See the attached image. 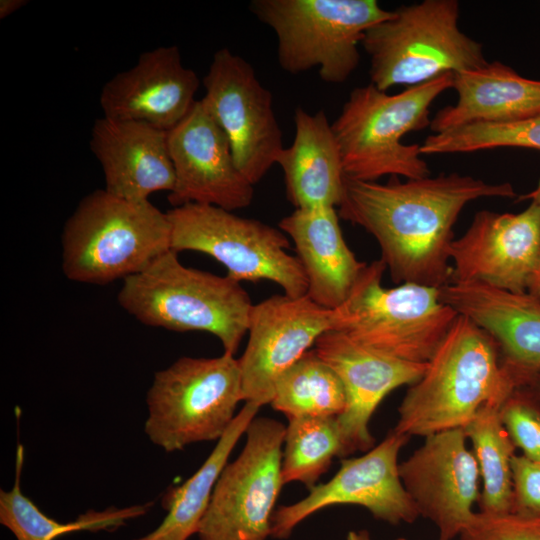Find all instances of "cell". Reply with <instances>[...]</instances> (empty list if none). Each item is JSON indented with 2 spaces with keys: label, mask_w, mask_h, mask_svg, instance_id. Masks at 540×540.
Returning <instances> with one entry per match:
<instances>
[{
  "label": "cell",
  "mask_w": 540,
  "mask_h": 540,
  "mask_svg": "<svg viewBox=\"0 0 540 540\" xmlns=\"http://www.w3.org/2000/svg\"><path fill=\"white\" fill-rule=\"evenodd\" d=\"M515 198L508 183H487L453 172L436 177H393L388 183L346 177L339 216L369 232L393 282L440 288L451 282L453 226L480 198Z\"/></svg>",
  "instance_id": "1"
},
{
  "label": "cell",
  "mask_w": 540,
  "mask_h": 540,
  "mask_svg": "<svg viewBox=\"0 0 540 540\" xmlns=\"http://www.w3.org/2000/svg\"><path fill=\"white\" fill-rule=\"evenodd\" d=\"M515 388L502 368L494 339L458 315L423 376L410 385L392 430L426 437L463 429L484 404L503 403Z\"/></svg>",
  "instance_id": "2"
},
{
  "label": "cell",
  "mask_w": 540,
  "mask_h": 540,
  "mask_svg": "<svg viewBox=\"0 0 540 540\" xmlns=\"http://www.w3.org/2000/svg\"><path fill=\"white\" fill-rule=\"evenodd\" d=\"M117 300L147 326L208 332L233 355L248 332L253 307L240 282L187 267L172 250L124 279Z\"/></svg>",
  "instance_id": "3"
},
{
  "label": "cell",
  "mask_w": 540,
  "mask_h": 540,
  "mask_svg": "<svg viewBox=\"0 0 540 540\" xmlns=\"http://www.w3.org/2000/svg\"><path fill=\"white\" fill-rule=\"evenodd\" d=\"M453 74L388 94L372 83L351 91L332 129L345 176L377 181L391 175L406 179L430 176L419 144H404V135L430 126L429 108L452 88Z\"/></svg>",
  "instance_id": "4"
},
{
  "label": "cell",
  "mask_w": 540,
  "mask_h": 540,
  "mask_svg": "<svg viewBox=\"0 0 540 540\" xmlns=\"http://www.w3.org/2000/svg\"><path fill=\"white\" fill-rule=\"evenodd\" d=\"M61 244L68 279L105 285L141 272L170 251L171 223L149 200H126L97 189L65 222Z\"/></svg>",
  "instance_id": "5"
},
{
  "label": "cell",
  "mask_w": 540,
  "mask_h": 540,
  "mask_svg": "<svg viewBox=\"0 0 540 540\" xmlns=\"http://www.w3.org/2000/svg\"><path fill=\"white\" fill-rule=\"evenodd\" d=\"M459 12L457 0H423L370 27L361 46L371 83L382 91L409 88L484 66L483 46L460 30Z\"/></svg>",
  "instance_id": "6"
},
{
  "label": "cell",
  "mask_w": 540,
  "mask_h": 540,
  "mask_svg": "<svg viewBox=\"0 0 540 540\" xmlns=\"http://www.w3.org/2000/svg\"><path fill=\"white\" fill-rule=\"evenodd\" d=\"M385 263L366 264L346 301L338 308L334 330L390 357L427 363L458 314L439 296V288L402 283L382 286Z\"/></svg>",
  "instance_id": "7"
},
{
  "label": "cell",
  "mask_w": 540,
  "mask_h": 540,
  "mask_svg": "<svg viewBox=\"0 0 540 540\" xmlns=\"http://www.w3.org/2000/svg\"><path fill=\"white\" fill-rule=\"evenodd\" d=\"M249 8L274 31L284 71L299 74L317 68L330 84L352 75L366 31L392 15L376 0H253Z\"/></svg>",
  "instance_id": "8"
},
{
  "label": "cell",
  "mask_w": 540,
  "mask_h": 540,
  "mask_svg": "<svg viewBox=\"0 0 540 540\" xmlns=\"http://www.w3.org/2000/svg\"><path fill=\"white\" fill-rule=\"evenodd\" d=\"M243 401L239 360L223 352L218 357H181L155 373L146 396L144 431L166 452L219 440Z\"/></svg>",
  "instance_id": "9"
},
{
  "label": "cell",
  "mask_w": 540,
  "mask_h": 540,
  "mask_svg": "<svg viewBox=\"0 0 540 540\" xmlns=\"http://www.w3.org/2000/svg\"><path fill=\"white\" fill-rule=\"evenodd\" d=\"M167 214L172 251L207 254L238 282L268 280L289 297L307 294L305 272L298 258L288 253L290 242L282 230L207 204L188 203Z\"/></svg>",
  "instance_id": "10"
},
{
  "label": "cell",
  "mask_w": 540,
  "mask_h": 540,
  "mask_svg": "<svg viewBox=\"0 0 540 540\" xmlns=\"http://www.w3.org/2000/svg\"><path fill=\"white\" fill-rule=\"evenodd\" d=\"M286 426L255 417L238 457L227 463L200 523L199 540H266L282 479Z\"/></svg>",
  "instance_id": "11"
},
{
  "label": "cell",
  "mask_w": 540,
  "mask_h": 540,
  "mask_svg": "<svg viewBox=\"0 0 540 540\" xmlns=\"http://www.w3.org/2000/svg\"><path fill=\"white\" fill-rule=\"evenodd\" d=\"M203 85L200 101L225 132L237 167L255 185L284 148L271 92L253 67L227 48L214 53Z\"/></svg>",
  "instance_id": "12"
},
{
  "label": "cell",
  "mask_w": 540,
  "mask_h": 540,
  "mask_svg": "<svg viewBox=\"0 0 540 540\" xmlns=\"http://www.w3.org/2000/svg\"><path fill=\"white\" fill-rule=\"evenodd\" d=\"M410 437L391 430L365 454L343 458L336 474L309 489L306 497L277 507L271 519V537L288 538L312 514L335 505H357L392 525L413 523L419 516L399 474L398 456Z\"/></svg>",
  "instance_id": "13"
},
{
  "label": "cell",
  "mask_w": 540,
  "mask_h": 540,
  "mask_svg": "<svg viewBox=\"0 0 540 540\" xmlns=\"http://www.w3.org/2000/svg\"><path fill=\"white\" fill-rule=\"evenodd\" d=\"M336 323V309L321 307L307 295H274L253 305L248 343L238 359L243 401L270 404L279 377Z\"/></svg>",
  "instance_id": "14"
},
{
  "label": "cell",
  "mask_w": 540,
  "mask_h": 540,
  "mask_svg": "<svg viewBox=\"0 0 540 540\" xmlns=\"http://www.w3.org/2000/svg\"><path fill=\"white\" fill-rule=\"evenodd\" d=\"M466 442L462 428L434 433L399 463L406 491L419 516L437 528L438 540L459 537L476 513L480 472Z\"/></svg>",
  "instance_id": "15"
},
{
  "label": "cell",
  "mask_w": 540,
  "mask_h": 540,
  "mask_svg": "<svg viewBox=\"0 0 540 540\" xmlns=\"http://www.w3.org/2000/svg\"><path fill=\"white\" fill-rule=\"evenodd\" d=\"M168 148L175 172L168 199L174 207L197 203L233 212L251 204L254 185L237 167L225 132L200 100L168 131Z\"/></svg>",
  "instance_id": "16"
},
{
  "label": "cell",
  "mask_w": 540,
  "mask_h": 540,
  "mask_svg": "<svg viewBox=\"0 0 540 540\" xmlns=\"http://www.w3.org/2000/svg\"><path fill=\"white\" fill-rule=\"evenodd\" d=\"M539 258L540 204L531 202L516 214L479 211L451 244V282L525 293Z\"/></svg>",
  "instance_id": "17"
},
{
  "label": "cell",
  "mask_w": 540,
  "mask_h": 540,
  "mask_svg": "<svg viewBox=\"0 0 540 540\" xmlns=\"http://www.w3.org/2000/svg\"><path fill=\"white\" fill-rule=\"evenodd\" d=\"M317 354L335 371L346 394V407L337 416L343 457L366 452L375 443L369 423L382 400L403 385H412L427 363L399 360L374 351L338 330H329L315 343Z\"/></svg>",
  "instance_id": "18"
},
{
  "label": "cell",
  "mask_w": 540,
  "mask_h": 540,
  "mask_svg": "<svg viewBox=\"0 0 540 540\" xmlns=\"http://www.w3.org/2000/svg\"><path fill=\"white\" fill-rule=\"evenodd\" d=\"M175 45L143 52L136 64L114 75L100 94L103 116L170 131L190 112L199 88Z\"/></svg>",
  "instance_id": "19"
},
{
  "label": "cell",
  "mask_w": 540,
  "mask_h": 540,
  "mask_svg": "<svg viewBox=\"0 0 540 540\" xmlns=\"http://www.w3.org/2000/svg\"><path fill=\"white\" fill-rule=\"evenodd\" d=\"M439 296L494 339L515 387L531 384L540 373V301L479 282H450Z\"/></svg>",
  "instance_id": "20"
},
{
  "label": "cell",
  "mask_w": 540,
  "mask_h": 540,
  "mask_svg": "<svg viewBox=\"0 0 540 540\" xmlns=\"http://www.w3.org/2000/svg\"><path fill=\"white\" fill-rule=\"evenodd\" d=\"M89 143L102 167L108 193L145 201L154 192L173 190L175 172L168 132L141 122L102 116L93 124Z\"/></svg>",
  "instance_id": "21"
},
{
  "label": "cell",
  "mask_w": 540,
  "mask_h": 540,
  "mask_svg": "<svg viewBox=\"0 0 540 540\" xmlns=\"http://www.w3.org/2000/svg\"><path fill=\"white\" fill-rule=\"evenodd\" d=\"M279 228L295 245L307 278L306 295L321 307H340L367 263L360 262L348 247L336 209H295L281 219Z\"/></svg>",
  "instance_id": "22"
},
{
  "label": "cell",
  "mask_w": 540,
  "mask_h": 540,
  "mask_svg": "<svg viewBox=\"0 0 540 540\" xmlns=\"http://www.w3.org/2000/svg\"><path fill=\"white\" fill-rule=\"evenodd\" d=\"M294 123L293 142L276 159L287 199L295 209L338 207L346 176L332 124L323 110L310 114L301 107L295 110Z\"/></svg>",
  "instance_id": "23"
},
{
  "label": "cell",
  "mask_w": 540,
  "mask_h": 540,
  "mask_svg": "<svg viewBox=\"0 0 540 540\" xmlns=\"http://www.w3.org/2000/svg\"><path fill=\"white\" fill-rule=\"evenodd\" d=\"M452 88L457 102L434 115L429 126L433 134L540 115V80L525 78L499 61L454 73Z\"/></svg>",
  "instance_id": "24"
},
{
  "label": "cell",
  "mask_w": 540,
  "mask_h": 540,
  "mask_svg": "<svg viewBox=\"0 0 540 540\" xmlns=\"http://www.w3.org/2000/svg\"><path fill=\"white\" fill-rule=\"evenodd\" d=\"M259 409L256 404L245 403L200 468L163 496L162 506L167 514L160 525L134 540H187L197 534L215 484L235 445Z\"/></svg>",
  "instance_id": "25"
},
{
  "label": "cell",
  "mask_w": 540,
  "mask_h": 540,
  "mask_svg": "<svg viewBox=\"0 0 540 540\" xmlns=\"http://www.w3.org/2000/svg\"><path fill=\"white\" fill-rule=\"evenodd\" d=\"M24 448L18 444L15 454L14 484L9 491L0 490V523L17 540H55L76 531L116 530L127 521L145 515L153 502L124 508L109 507L102 511L89 510L67 523L48 517L21 489Z\"/></svg>",
  "instance_id": "26"
},
{
  "label": "cell",
  "mask_w": 540,
  "mask_h": 540,
  "mask_svg": "<svg viewBox=\"0 0 540 540\" xmlns=\"http://www.w3.org/2000/svg\"><path fill=\"white\" fill-rule=\"evenodd\" d=\"M502 404H484L463 428L472 443L482 480L478 503L484 513H505L513 508L512 459L516 447L500 418Z\"/></svg>",
  "instance_id": "27"
},
{
  "label": "cell",
  "mask_w": 540,
  "mask_h": 540,
  "mask_svg": "<svg viewBox=\"0 0 540 540\" xmlns=\"http://www.w3.org/2000/svg\"><path fill=\"white\" fill-rule=\"evenodd\" d=\"M270 405L288 419L337 417L346 394L335 371L312 349L279 377Z\"/></svg>",
  "instance_id": "28"
},
{
  "label": "cell",
  "mask_w": 540,
  "mask_h": 540,
  "mask_svg": "<svg viewBox=\"0 0 540 540\" xmlns=\"http://www.w3.org/2000/svg\"><path fill=\"white\" fill-rule=\"evenodd\" d=\"M334 457H343L337 417L288 419L282 450L283 483L316 486Z\"/></svg>",
  "instance_id": "29"
},
{
  "label": "cell",
  "mask_w": 540,
  "mask_h": 540,
  "mask_svg": "<svg viewBox=\"0 0 540 540\" xmlns=\"http://www.w3.org/2000/svg\"><path fill=\"white\" fill-rule=\"evenodd\" d=\"M515 147L540 151V115L509 122L476 123L431 134L420 145L422 155L470 153Z\"/></svg>",
  "instance_id": "30"
},
{
  "label": "cell",
  "mask_w": 540,
  "mask_h": 540,
  "mask_svg": "<svg viewBox=\"0 0 540 540\" xmlns=\"http://www.w3.org/2000/svg\"><path fill=\"white\" fill-rule=\"evenodd\" d=\"M500 418L521 454L540 460V395L536 389L516 387L501 405Z\"/></svg>",
  "instance_id": "31"
},
{
  "label": "cell",
  "mask_w": 540,
  "mask_h": 540,
  "mask_svg": "<svg viewBox=\"0 0 540 540\" xmlns=\"http://www.w3.org/2000/svg\"><path fill=\"white\" fill-rule=\"evenodd\" d=\"M459 540H540V515L476 512Z\"/></svg>",
  "instance_id": "32"
},
{
  "label": "cell",
  "mask_w": 540,
  "mask_h": 540,
  "mask_svg": "<svg viewBox=\"0 0 540 540\" xmlns=\"http://www.w3.org/2000/svg\"><path fill=\"white\" fill-rule=\"evenodd\" d=\"M513 508L540 515V460L515 454L512 459Z\"/></svg>",
  "instance_id": "33"
},
{
  "label": "cell",
  "mask_w": 540,
  "mask_h": 540,
  "mask_svg": "<svg viewBox=\"0 0 540 540\" xmlns=\"http://www.w3.org/2000/svg\"><path fill=\"white\" fill-rule=\"evenodd\" d=\"M527 293L540 301V258L529 278Z\"/></svg>",
  "instance_id": "34"
},
{
  "label": "cell",
  "mask_w": 540,
  "mask_h": 540,
  "mask_svg": "<svg viewBox=\"0 0 540 540\" xmlns=\"http://www.w3.org/2000/svg\"><path fill=\"white\" fill-rule=\"evenodd\" d=\"M27 4L26 0H1L0 19H4Z\"/></svg>",
  "instance_id": "35"
},
{
  "label": "cell",
  "mask_w": 540,
  "mask_h": 540,
  "mask_svg": "<svg viewBox=\"0 0 540 540\" xmlns=\"http://www.w3.org/2000/svg\"><path fill=\"white\" fill-rule=\"evenodd\" d=\"M346 540H375L367 530H351L346 536ZM394 540H407L405 538H396Z\"/></svg>",
  "instance_id": "36"
},
{
  "label": "cell",
  "mask_w": 540,
  "mask_h": 540,
  "mask_svg": "<svg viewBox=\"0 0 540 540\" xmlns=\"http://www.w3.org/2000/svg\"><path fill=\"white\" fill-rule=\"evenodd\" d=\"M524 200H530L531 202H535L537 204H540V181L539 183L537 184V186L535 187L534 190H532L531 192L525 194V195H521V196H517V201H524Z\"/></svg>",
  "instance_id": "37"
},
{
  "label": "cell",
  "mask_w": 540,
  "mask_h": 540,
  "mask_svg": "<svg viewBox=\"0 0 540 540\" xmlns=\"http://www.w3.org/2000/svg\"><path fill=\"white\" fill-rule=\"evenodd\" d=\"M530 385L533 386L540 395V373L533 379Z\"/></svg>",
  "instance_id": "38"
}]
</instances>
